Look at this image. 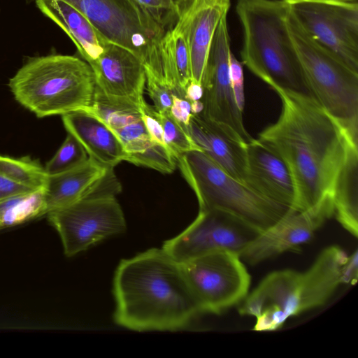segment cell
Returning a JSON list of instances; mask_svg holds the SVG:
<instances>
[{"label": "cell", "mask_w": 358, "mask_h": 358, "mask_svg": "<svg viewBox=\"0 0 358 358\" xmlns=\"http://www.w3.org/2000/svg\"><path fill=\"white\" fill-rule=\"evenodd\" d=\"M275 92L282 102L280 115L259 134L258 139L287 164L294 187L290 209L303 211L330 194L348 144L352 141L313 96Z\"/></svg>", "instance_id": "6da1fadb"}, {"label": "cell", "mask_w": 358, "mask_h": 358, "mask_svg": "<svg viewBox=\"0 0 358 358\" xmlns=\"http://www.w3.org/2000/svg\"><path fill=\"white\" fill-rule=\"evenodd\" d=\"M115 323L134 331H173L201 313L180 263L151 248L117 266L113 285Z\"/></svg>", "instance_id": "7a4b0ae2"}, {"label": "cell", "mask_w": 358, "mask_h": 358, "mask_svg": "<svg viewBox=\"0 0 358 358\" xmlns=\"http://www.w3.org/2000/svg\"><path fill=\"white\" fill-rule=\"evenodd\" d=\"M348 255L341 247L324 248L303 272L273 271L240 303L241 315L256 319V331L280 329L285 322L306 310L325 304L341 284V268Z\"/></svg>", "instance_id": "3957f363"}, {"label": "cell", "mask_w": 358, "mask_h": 358, "mask_svg": "<svg viewBox=\"0 0 358 358\" xmlns=\"http://www.w3.org/2000/svg\"><path fill=\"white\" fill-rule=\"evenodd\" d=\"M236 12L242 63L275 91L311 96L287 27L286 1L237 0Z\"/></svg>", "instance_id": "277c9868"}, {"label": "cell", "mask_w": 358, "mask_h": 358, "mask_svg": "<svg viewBox=\"0 0 358 358\" xmlns=\"http://www.w3.org/2000/svg\"><path fill=\"white\" fill-rule=\"evenodd\" d=\"M8 86L20 105L41 118L89 108L96 83L86 61L55 54L29 57Z\"/></svg>", "instance_id": "5b68a950"}, {"label": "cell", "mask_w": 358, "mask_h": 358, "mask_svg": "<svg viewBox=\"0 0 358 358\" xmlns=\"http://www.w3.org/2000/svg\"><path fill=\"white\" fill-rule=\"evenodd\" d=\"M287 27L311 96L358 142V73L313 41L287 12Z\"/></svg>", "instance_id": "8992f818"}, {"label": "cell", "mask_w": 358, "mask_h": 358, "mask_svg": "<svg viewBox=\"0 0 358 358\" xmlns=\"http://www.w3.org/2000/svg\"><path fill=\"white\" fill-rule=\"evenodd\" d=\"M176 163L196 196L199 210L224 211L260 233L275 224L290 210L257 194L227 173L201 150L181 155Z\"/></svg>", "instance_id": "52a82bcc"}, {"label": "cell", "mask_w": 358, "mask_h": 358, "mask_svg": "<svg viewBox=\"0 0 358 358\" xmlns=\"http://www.w3.org/2000/svg\"><path fill=\"white\" fill-rule=\"evenodd\" d=\"M180 264L201 313L221 314L248 294L251 277L237 253L213 252Z\"/></svg>", "instance_id": "ba28073f"}, {"label": "cell", "mask_w": 358, "mask_h": 358, "mask_svg": "<svg viewBox=\"0 0 358 358\" xmlns=\"http://www.w3.org/2000/svg\"><path fill=\"white\" fill-rule=\"evenodd\" d=\"M288 10L316 43L358 73V3L285 0Z\"/></svg>", "instance_id": "9c48e42d"}, {"label": "cell", "mask_w": 358, "mask_h": 358, "mask_svg": "<svg viewBox=\"0 0 358 358\" xmlns=\"http://www.w3.org/2000/svg\"><path fill=\"white\" fill-rule=\"evenodd\" d=\"M64 1L79 10L108 41L131 51L141 62L150 45L166 32L136 0Z\"/></svg>", "instance_id": "30bf717a"}, {"label": "cell", "mask_w": 358, "mask_h": 358, "mask_svg": "<svg viewBox=\"0 0 358 358\" xmlns=\"http://www.w3.org/2000/svg\"><path fill=\"white\" fill-rule=\"evenodd\" d=\"M47 215L61 238L67 257L126 229L122 208L115 196L82 199Z\"/></svg>", "instance_id": "8fae6325"}, {"label": "cell", "mask_w": 358, "mask_h": 358, "mask_svg": "<svg viewBox=\"0 0 358 358\" xmlns=\"http://www.w3.org/2000/svg\"><path fill=\"white\" fill-rule=\"evenodd\" d=\"M259 231L235 216L217 209L199 210L192 224L162 249L182 263L207 254L228 251L240 255Z\"/></svg>", "instance_id": "7c38bea8"}, {"label": "cell", "mask_w": 358, "mask_h": 358, "mask_svg": "<svg viewBox=\"0 0 358 358\" xmlns=\"http://www.w3.org/2000/svg\"><path fill=\"white\" fill-rule=\"evenodd\" d=\"M231 53L227 15L221 19L213 38L202 80L204 105L201 115L226 128L243 143L252 138L246 130L243 112L239 109L232 89L229 73Z\"/></svg>", "instance_id": "4fadbf2b"}, {"label": "cell", "mask_w": 358, "mask_h": 358, "mask_svg": "<svg viewBox=\"0 0 358 358\" xmlns=\"http://www.w3.org/2000/svg\"><path fill=\"white\" fill-rule=\"evenodd\" d=\"M334 214L332 197L327 194L311 208L289 212L261 232L241 252L243 262L254 265L307 243Z\"/></svg>", "instance_id": "5bb4252c"}, {"label": "cell", "mask_w": 358, "mask_h": 358, "mask_svg": "<svg viewBox=\"0 0 358 358\" xmlns=\"http://www.w3.org/2000/svg\"><path fill=\"white\" fill-rule=\"evenodd\" d=\"M230 0H178L173 26L185 36L189 50L192 80L202 83L210 44Z\"/></svg>", "instance_id": "9a60e30c"}, {"label": "cell", "mask_w": 358, "mask_h": 358, "mask_svg": "<svg viewBox=\"0 0 358 358\" xmlns=\"http://www.w3.org/2000/svg\"><path fill=\"white\" fill-rule=\"evenodd\" d=\"M245 151V185L266 199L291 208L294 187L283 159L258 138L246 143Z\"/></svg>", "instance_id": "2e32d148"}, {"label": "cell", "mask_w": 358, "mask_h": 358, "mask_svg": "<svg viewBox=\"0 0 358 358\" xmlns=\"http://www.w3.org/2000/svg\"><path fill=\"white\" fill-rule=\"evenodd\" d=\"M96 87L104 94L145 101L146 76L141 61L127 49L110 42L102 54L88 62Z\"/></svg>", "instance_id": "e0dca14e"}, {"label": "cell", "mask_w": 358, "mask_h": 358, "mask_svg": "<svg viewBox=\"0 0 358 358\" xmlns=\"http://www.w3.org/2000/svg\"><path fill=\"white\" fill-rule=\"evenodd\" d=\"M187 131L202 152L227 173L245 185L246 143L201 114L192 115Z\"/></svg>", "instance_id": "ac0fdd59"}, {"label": "cell", "mask_w": 358, "mask_h": 358, "mask_svg": "<svg viewBox=\"0 0 358 358\" xmlns=\"http://www.w3.org/2000/svg\"><path fill=\"white\" fill-rule=\"evenodd\" d=\"M63 124L84 147L88 156L108 169H114L127 156L117 134L86 110L62 115Z\"/></svg>", "instance_id": "d6986e66"}, {"label": "cell", "mask_w": 358, "mask_h": 358, "mask_svg": "<svg viewBox=\"0 0 358 358\" xmlns=\"http://www.w3.org/2000/svg\"><path fill=\"white\" fill-rule=\"evenodd\" d=\"M39 10L71 39L88 63L98 58L110 43L76 8L64 0H35Z\"/></svg>", "instance_id": "ffe728a7"}, {"label": "cell", "mask_w": 358, "mask_h": 358, "mask_svg": "<svg viewBox=\"0 0 358 358\" xmlns=\"http://www.w3.org/2000/svg\"><path fill=\"white\" fill-rule=\"evenodd\" d=\"M108 169L89 157L71 170L49 176L45 187L47 214L85 198Z\"/></svg>", "instance_id": "44dd1931"}, {"label": "cell", "mask_w": 358, "mask_h": 358, "mask_svg": "<svg viewBox=\"0 0 358 358\" xmlns=\"http://www.w3.org/2000/svg\"><path fill=\"white\" fill-rule=\"evenodd\" d=\"M358 146L348 144L344 159L331 188L334 214L338 222L352 236L358 234Z\"/></svg>", "instance_id": "7402d4cb"}, {"label": "cell", "mask_w": 358, "mask_h": 358, "mask_svg": "<svg viewBox=\"0 0 358 358\" xmlns=\"http://www.w3.org/2000/svg\"><path fill=\"white\" fill-rule=\"evenodd\" d=\"M145 101L115 97L95 87L92 102L85 110L101 120L113 131L141 119Z\"/></svg>", "instance_id": "603a6c76"}, {"label": "cell", "mask_w": 358, "mask_h": 358, "mask_svg": "<svg viewBox=\"0 0 358 358\" xmlns=\"http://www.w3.org/2000/svg\"><path fill=\"white\" fill-rule=\"evenodd\" d=\"M47 214L45 187L0 200V231Z\"/></svg>", "instance_id": "cb8c5ba5"}, {"label": "cell", "mask_w": 358, "mask_h": 358, "mask_svg": "<svg viewBox=\"0 0 358 358\" xmlns=\"http://www.w3.org/2000/svg\"><path fill=\"white\" fill-rule=\"evenodd\" d=\"M0 173L31 189L45 187L49 176L45 166L29 156L15 158L0 155Z\"/></svg>", "instance_id": "d4e9b609"}, {"label": "cell", "mask_w": 358, "mask_h": 358, "mask_svg": "<svg viewBox=\"0 0 358 358\" xmlns=\"http://www.w3.org/2000/svg\"><path fill=\"white\" fill-rule=\"evenodd\" d=\"M160 43L176 71L180 86L184 92L192 80L190 53L185 38L173 27L166 31Z\"/></svg>", "instance_id": "484cf974"}, {"label": "cell", "mask_w": 358, "mask_h": 358, "mask_svg": "<svg viewBox=\"0 0 358 358\" xmlns=\"http://www.w3.org/2000/svg\"><path fill=\"white\" fill-rule=\"evenodd\" d=\"M88 157L81 143L68 133L59 150L47 162L45 169L48 176L59 174L81 165Z\"/></svg>", "instance_id": "4316f807"}, {"label": "cell", "mask_w": 358, "mask_h": 358, "mask_svg": "<svg viewBox=\"0 0 358 358\" xmlns=\"http://www.w3.org/2000/svg\"><path fill=\"white\" fill-rule=\"evenodd\" d=\"M163 128L164 141L176 159L181 155L192 150H201L182 126L170 113H159Z\"/></svg>", "instance_id": "83f0119b"}, {"label": "cell", "mask_w": 358, "mask_h": 358, "mask_svg": "<svg viewBox=\"0 0 358 358\" xmlns=\"http://www.w3.org/2000/svg\"><path fill=\"white\" fill-rule=\"evenodd\" d=\"M125 161L162 173H172L177 166L176 159L166 145L152 141L143 152L127 155Z\"/></svg>", "instance_id": "f1b7e54d"}, {"label": "cell", "mask_w": 358, "mask_h": 358, "mask_svg": "<svg viewBox=\"0 0 358 358\" xmlns=\"http://www.w3.org/2000/svg\"><path fill=\"white\" fill-rule=\"evenodd\" d=\"M127 155L143 152L152 142L142 119L113 131Z\"/></svg>", "instance_id": "f546056e"}, {"label": "cell", "mask_w": 358, "mask_h": 358, "mask_svg": "<svg viewBox=\"0 0 358 358\" xmlns=\"http://www.w3.org/2000/svg\"><path fill=\"white\" fill-rule=\"evenodd\" d=\"M178 0H136L146 13L166 31L172 28L177 19Z\"/></svg>", "instance_id": "4dcf8cb0"}, {"label": "cell", "mask_w": 358, "mask_h": 358, "mask_svg": "<svg viewBox=\"0 0 358 358\" xmlns=\"http://www.w3.org/2000/svg\"><path fill=\"white\" fill-rule=\"evenodd\" d=\"M148 94L154 103V108L159 113L170 111L173 103V90L169 87L146 77Z\"/></svg>", "instance_id": "1f68e13d"}, {"label": "cell", "mask_w": 358, "mask_h": 358, "mask_svg": "<svg viewBox=\"0 0 358 358\" xmlns=\"http://www.w3.org/2000/svg\"><path fill=\"white\" fill-rule=\"evenodd\" d=\"M231 83L236 103L243 112L245 106L244 76L243 64L231 52L229 57Z\"/></svg>", "instance_id": "d6a6232c"}, {"label": "cell", "mask_w": 358, "mask_h": 358, "mask_svg": "<svg viewBox=\"0 0 358 358\" xmlns=\"http://www.w3.org/2000/svg\"><path fill=\"white\" fill-rule=\"evenodd\" d=\"M141 119L152 141L166 145L164 141L163 128L159 112L147 103L143 108Z\"/></svg>", "instance_id": "836d02e7"}, {"label": "cell", "mask_w": 358, "mask_h": 358, "mask_svg": "<svg viewBox=\"0 0 358 358\" xmlns=\"http://www.w3.org/2000/svg\"><path fill=\"white\" fill-rule=\"evenodd\" d=\"M170 113L182 127L187 129L192 115L191 102L185 97L173 94Z\"/></svg>", "instance_id": "e575fe53"}, {"label": "cell", "mask_w": 358, "mask_h": 358, "mask_svg": "<svg viewBox=\"0 0 358 358\" xmlns=\"http://www.w3.org/2000/svg\"><path fill=\"white\" fill-rule=\"evenodd\" d=\"M358 278V251H355L348 255L347 260L343 264L341 271V284L355 285Z\"/></svg>", "instance_id": "d590c367"}, {"label": "cell", "mask_w": 358, "mask_h": 358, "mask_svg": "<svg viewBox=\"0 0 358 358\" xmlns=\"http://www.w3.org/2000/svg\"><path fill=\"white\" fill-rule=\"evenodd\" d=\"M32 189H31L16 183L0 173V200Z\"/></svg>", "instance_id": "8d00e7d4"}, {"label": "cell", "mask_w": 358, "mask_h": 358, "mask_svg": "<svg viewBox=\"0 0 358 358\" xmlns=\"http://www.w3.org/2000/svg\"><path fill=\"white\" fill-rule=\"evenodd\" d=\"M184 94L185 98L190 102L202 99L203 96V87L202 83L192 80L186 86Z\"/></svg>", "instance_id": "74e56055"}, {"label": "cell", "mask_w": 358, "mask_h": 358, "mask_svg": "<svg viewBox=\"0 0 358 358\" xmlns=\"http://www.w3.org/2000/svg\"><path fill=\"white\" fill-rule=\"evenodd\" d=\"M204 105L202 100H196L191 102V110L192 115H199L203 110Z\"/></svg>", "instance_id": "f35d334b"}, {"label": "cell", "mask_w": 358, "mask_h": 358, "mask_svg": "<svg viewBox=\"0 0 358 358\" xmlns=\"http://www.w3.org/2000/svg\"><path fill=\"white\" fill-rule=\"evenodd\" d=\"M339 1H345V2H357V0H335Z\"/></svg>", "instance_id": "ab89813d"}]
</instances>
